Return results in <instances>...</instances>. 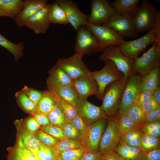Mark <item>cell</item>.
<instances>
[{"instance_id":"1","label":"cell","mask_w":160,"mask_h":160,"mask_svg":"<svg viewBox=\"0 0 160 160\" xmlns=\"http://www.w3.org/2000/svg\"><path fill=\"white\" fill-rule=\"evenodd\" d=\"M127 80L124 78L113 82L105 89L100 107L109 118L113 117L117 114Z\"/></svg>"},{"instance_id":"2","label":"cell","mask_w":160,"mask_h":160,"mask_svg":"<svg viewBox=\"0 0 160 160\" xmlns=\"http://www.w3.org/2000/svg\"><path fill=\"white\" fill-rule=\"evenodd\" d=\"M158 11L154 5L143 0L132 17L137 32H147L153 29Z\"/></svg>"},{"instance_id":"3","label":"cell","mask_w":160,"mask_h":160,"mask_svg":"<svg viewBox=\"0 0 160 160\" xmlns=\"http://www.w3.org/2000/svg\"><path fill=\"white\" fill-rule=\"evenodd\" d=\"M105 63V65L101 69L91 72L92 76L98 86L96 97L101 100L105 89L108 85L124 78L123 74L113 61L108 60Z\"/></svg>"},{"instance_id":"4","label":"cell","mask_w":160,"mask_h":160,"mask_svg":"<svg viewBox=\"0 0 160 160\" xmlns=\"http://www.w3.org/2000/svg\"><path fill=\"white\" fill-rule=\"evenodd\" d=\"M99 60L104 62L108 60L113 61L118 69L127 80L132 75L134 60L124 55L120 51L118 46L112 44L104 48Z\"/></svg>"},{"instance_id":"5","label":"cell","mask_w":160,"mask_h":160,"mask_svg":"<svg viewBox=\"0 0 160 160\" xmlns=\"http://www.w3.org/2000/svg\"><path fill=\"white\" fill-rule=\"evenodd\" d=\"M160 65V49H157L153 43L146 52L134 60L132 74H136L142 77L152 70L159 67Z\"/></svg>"},{"instance_id":"6","label":"cell","mask_w":160,"mask_h":160,"mask_svg":"<svg viewBox=\"0 0 160 160\" xmlns=\"http://www.w3.org/2000/svg\"><path fill=\"white\" fill-rule=\"evenodd\" d=\"M77 31L74 48L76 53L83 56L100 52L98 41L85 26L80 27Z\"/></svg>"},{"instance_id":"7","label":"cell","mask_w":160,"mask_h":160,"mask_svg":"<svg viewBox=\"0 0 160 160\" xmlns=\"http://www.w3.org/2000/svg\"><path fill=\"white\" fill-rule=\"evenodd\" d=\"M152 30L138 39L130 41L124 40L117 45L120 51L124 55L134 60L150 44L154 43Z\"/></svg>"},{"instance_id":"8","label":"cell","mask_w":160,"mask_h":160,"mask_svg":"<svg viewBox=\"0 0 160 160\" xmlns=\"http://www.w3.org/2000/svg\"><path fill=\"white\" fill-rule=\"evenodd\" d=\"M114 30L121 37L135 38L138 36L131 17L115 12L102 25Z\"/></svg>"},{"instance_id":"9","label":"cell","mask_w":160,"mask_h":160,"mask_svg":"<svg viewBox=\"0 0 160 160\" xmlns=\"http://www.w3.org/2000/svg\"><path fill=\"white\" fill-rule=\"evenodd\" d=\"M85 26L98 41L100 52L109 45H118L124 40L118 33L109 27L103 25H95L88 22Z\"/></svg>"},{"instance_id":"10","label":"cell","mask_w":160,"mask_h":160,"mask_svg":"<svg viewBox=\"0 0 160 160\" xmlns=\"http://www.w3.org/2000/svg\"><path fill=\"white\" fill-rule=\"evenodd\" d=\"M83 57L81 55L76 53L68 58H59L56 64L63 69L73 80L91 72L83 61Z\"/></svg>"},{"instance_id":"11","label":"cell","mask_w":160,"mask_h":160,"mask_svg":"<svg viewBox=\"0 0 160 160\" xmlns=\"http://www.w3.org/2000/svg\"><path fill=\"white\" fill-rule=\"evenodd\" d=\"M141 77L132 74L127 81L122 97L119 107L116 115L124 114L130 106L134 103L139 93Z\"/></svg>"},{"instance_id":"12","label":"cell","mask_w":160,"mask_h":160,"mask_svg":"<svg viewBox=\"0 0 160 160\" xmlns=\"http://www.w3.org/2000/svg\"><path fill=\"white\" fill-rule=\"evenodd\" d=\"M121 139V135L115 126L114 117L109 118L99 144L98 153L102 155L114 151Z\"/></svg>"},{"instance_id":"13","label":"cell","mask_w":160,"mask_h":160,"mask_svg":"<svg viewBox=\"0 0 160 160\" xmlns=\"http://www.w3.org/2000/svg\"><path fill=\"white\" fill-rule=\"evenodd\" d=\"M77 115L87 125L101 119L108 118L100 106H96L87 99H78L76 106Z\"/></svg>"},{"instance_id":"14","label":"cell","mask_w":160,"mask_h":160,"mask_svg":"<svg viewBox=\"0 0 160 160\" xmlns=\"http://www.w3.org/2000/svg\"><path fill=\"white\" fill-rule=\"evenodd\" d=\"M91 7V13L89 15L88 22L95 25L105 23L115 12L107 0H92Z\"/></svg>"},{"instance_id":"15","label":"cell","mask_w":160,"mask_h":160,"mask_svg":"<svg viewBox=\"0 0 160 160\" xmlns=\"http://www.w3.org/2000/svg\"><path fill=\"white\" fill-rule=\"evenodd\" d=\"M55 2L64 10L68 23L76 31L81 26H86L89 15L82 13L75 2L71 0H56Z\"/></svg>"},{"instance_id":"16","label":"cell","mask_w":160,"mask_h":160,"mask_svg":"<svg viewBox=\"0 0 160 160\" xmlns=\"http://www.w3.org/2000/svg\"><path fill=\"white\" fill-rule=\"evenodd\" d=\"M72 85L78 96V99H87L92 95L97 96L98 86L89 73L72 80Z\"/></svg>"},{"instance_id":"17","label":"cell","mask_w":160,"mask_h":160,"mask_svg":"<svg viewBox=\"0 0 160 160\" xmlns=\"http://www.w3.org/2000/svg\"><path fill=\"white\" fill-rule=\"evenodd\" d=\"M108 118L101 119L87 126L86 148L88 150L93 152H98L99 144Z\"/></svg>"},{"instance_id":"18","label":"cell","mask_w":160,"mask_h":160,"mask_svg":"<svg viewBox=\"0 0 160 160\" xmlns=\"http://www.w3.org/2000/svg\"><path fill=\"white\" fill-rule=\"evenodd\" d=\"M50 4H48L44 7L28 18L24 26L32 30L36 34H45L51 23L48 16Z\"/></svg>"},{"instance_id":"19","label":"cell","mask_w":160,"mask_h":160,"mask_svg":"<svg viewBox=\"0 0 160 160\" xmlns=\"http://www.w3.org/2000/svg\"><path fill=\"white\" fill-rule=\"evenodd\" d=\"M47 4V0H24L22 9L14 19L17 27H21L24 26L25 21L28 18Z\"/></svg>"},{"instance_id":"20","label":"cell","mask_w":160,"mask_h":160,"mask_svg":"<svg viewBox=\"0 0 160 160\" xmlns=\"http://www.w3.org/2000/svg\"><path fill=\"white\" fill-rule=\"evenodd\" d=\"M47 86L57 87L72 85V80L60 67L56 64L49 71Z\"/></svg>"},{"instance_id":"21","label":"cell","mask_w":160,"mask_h":160,"mask_svg":"<svg viewBox=\"0 0 160 160\" xmlns=\"http://www.w3.org/2000/svg\"><path fill=\"white\" fill-rule=\"evenodd\" d=\"M24 1L0 0V17L15 19L22 9Z\"/></svg>"},{"instance_id":"22","label":"cell","mask_w":160,"mask_h":160,"mask_svg":"<svg viewBox=\"0 0 160 160\" xmlns=\"http://www.w3.org/2000/svg\"><path fill=\"white\" fill-rule=\"evenodd\" d=\"M140 0H116L110 3L116 13L132 18L139 7Z\"/></svg>"},{"instance_id":"23","label":"cell","mask_w":160,"mask_h":160,"mask_svg":"<svg viewBox=\"0 0 160 160\" xmlns=\"http://www.w3.org/2000/svg\"><path fill=\"white\" fill-rule=\"evenodd\" d=\"M58 102V99L53 93L48 90L43 92L41 97L36 106L35 112L47 116L56 107Z\"/></svg>"},{"instance_id":"24","label":"cell","mask_w":160,"mask_h":160,"mask_svg":"<svg viewBox=\"0 0 160 160\" xmlns=\"http://www.w3.org/2000/svg\"><path fill=\"white\" fill-rule=\"evenodd\" d=\"M114 151L127 160H139L145 153L140 148L130 146L121 139Z\"/></svg>"},{"instance_id":"25","label":"cell","mask_w":160,"mask_h":160,"mask_svg":"<svg viewBox=\"0 0 160 160\" xmlns=\"http://www.w3.org/2000/svg\"><path fill=\"white\" fill-rule=\"evenodd\" d=\"M47 88L48 90L63 98L76 108L78 97L72 85L60 87L47 86Z\"/></svg>"},{"instance_id":"26","label":"cell","mask_w":160,"mask_h":160,"mask_svg":"<svg viewBox=\"0 0 160 160\" xmlns=\"http://www.w3.org/2000/svg\"><path fill=\"white\" fill-rule=\"evenodd\" d=\"M13 151L9 149L8 160H36L32 152L23 145L19 136Z\"/></svg>"},{"instance_id":"27","label":"cell","mask_w":160,"mask_h":160,"mask_svg":"<svg viewBox=\"0 0 160 160\" xmlns=\"http://www.w3.org/2000/svg\"><path fill=\"white\" fill-rule=\"evenodd\" d=\"M159 67L141 77L139 93L145 90H154L160 85Z\"/></svg>"},{"instance_id":"28","label":"cell","mask_w":160,"mask_h":160,"mask_svg":"<svg viewBox=\"0 0 160 160\" xmlns=\"http://www.w3.org/2000/svg\"><path fill=\"white\" fill-rule=\"evenodd\" d=\"M20 129V136L24 145L30 150L37 160L40 143L34 134L27 128L21 127Z\"/></svg>"},{"instance_id":"29","label":"cell","mask_w":160,"mask_h":160,"mask_svg":"<svg viewBox=\"0 0 160 160\" xmlns=\"http://www.w3.org/2000/svg\"><path fill=\"white\" fill-rule=\"evenodd\" d=\"M114 119L116 127L121 135L140 129V127L126 115H116Z\"/></svg>"},{"instance_id":"30","label":"cell","mask_w":160,"mask_h":160,"mask_svg":"<svg viewBox=\"0 0 160 160\" xmlns=\"http://www.w3.org/2000/svg\"><path fill=\"white\" fill-rule=\"evenodd\" d=\"M48 16L51 23L66 24L68 23L63 9L56 2L50 4Z\"/></svg>"},{"instance_id":"31","label":"cell","mask_w":160,"mask_h":160,"mask_svg":"<svg viewBox=\"0 0 160 160\" xmlns=\"http://www.w3.org/2000/svg\"><path fill=\"white\" fill-rule=\"evenodd\" d=\"M0 45L11 53L16 61L23 56L24 47L23 42L13 43L0 34Z\"/></svg>"},{"instance_id":"32","label":"cell","mask_w":160,"mask_h":160,"mask_svg":"<svg viewBox=\"0 0 160 160\" xmlns=\"http://www.w3.org/2000/svg\"><path fill=\"white\" fill-rule=\"evenodd\" d=\"M47 117L50 124L60 128L68 120L61 106L58 99L56 106L49 113Z\"/></svg>"},{"instance_id":"33","label":"cell","mask_w":160,"mask_h":160,"mask_svg":"<svg viewBox=\"0 0 160 160\" xmlns=\"http://www.w3.org/2000/svg\"><path fill=\"white\" fill-rule=\"evenodd\" d=\"M124 114L129 117L140 128L147 123L145 113L140 107L135 103L130 106Z\"/></svg>"},{"instance_id":"34","label":"cell","mask_w":160,"mask_h":160,"mask_svg":"<svg viewBox=\"0 0 160 160\" xmlns=\"http://www.w3.org/2000/svg\"><path fill=\"white\" fill-rule=\"evenodd\" d=\"M159 137L149 136L142 132L140 148L145 153L160 148Z\"/></svg>"},{"instance_id":"35","label":"cell","mask_w":160,"mask_h":160,"mask_svg":"<svg viewBox=\"0 0 160 160\" xmlns=\"http://www.w3.org/2000/svg\"><path fill=\"white\" fill-rule=\"evenodd\" d=\"M55 146L59 153L68 150L85 148L81 142L68 138L60 140Z\"/></svg>"},{"instance_id":"36","label":"cell","mask_w":160,"mask_h":160,"mask_svg":"<svg viewBox=\"0 0 160 160\" xmlns=\"http://www.w3.org/2000/svg\"><path fill=\"white\" fill-rule=\"evenodd\" d=\"M59 153L55 146L40 143L37 160H52L58 159Z\"/></svg>"},{"instance_id":"37","label":"cell","mask_w":160,"mask_h":160,"mask_svg":"<svg viewBox=\"0 0 160 160\" xmlns=\"http://www.w3.org/2000/svg\"><path fill=\"white\" fill-rule=\"evenodd\" d=\"M142 133L139 129L121 135V139L130 146L140 148Z\"/></svg>"},{"instance_id":"38","label":"cell","mask_w":160,"mask_h":160,"mask_svg":"<svg viewBox=\"0 0 160 160\" xmlns=\"http://www.w3.org/2000/svg\"><path fill=\"white\" fill-rule=\"evenodd\" d=\"M16 96L20 105L25 111L31 114L35 112L36 105L23 91L18 92Z\"/></svg>"},{"instance_id":"39","label":"cell","mask_w":160,"mask_h":160,"mask_svg":"<svg viewBox=\"0 0 160 160\" xmlns=\"http://www.w3.org/2000/svg\"><path fill=\"white\" fill-rule=\"evenodd\" d=\"M86 148L68 150L59 153L58 160H81Z\"/></svg>"},{"instance_id":"40","label":"cell","mask_w":160,"mask_h":160,"mask_svg":"<svg viewBox=\"0 0 160 160\" xmlns=\"http://www.w3.org/2000/svg\"><path fill=\"white\" fill-rule=\"evenodd\" d=\"M61 128L67 138L77 140L82 142L80 134L73 124L72 120H68Z\"/></svg>"},{"instance_id":"41","label":"cell","mask_w":160,"mask_h":160,"mask_svg":"<svg viewBox=\"0 0 160 160\" xmlns=\"http://www.w3.org/2000/svg\"><path fill=\"white\" fill-rule=\"evenodd\" d=\"M143 133L150 136L159 137L160 136V121L147 123L140 128Z\"/></svg>"},{"instance_id":"42","label":"cell","mask_w":160,"mask_h":160,"mask_svg":"<svg viewBox=\"0 0 160 160\" xmlns=\"http://www.w3.org/2000/svg\"><path fill=\"white\" fill-rule=\"evenodd\" d=\"M34 134L39 142L46 146H55L60 141L42 130H39Z\"/></svg>"},{"instance_id":"43","label":"cell","mask_w":160,"mask_h":160,"mask_svg":"<svg viewBox=\"0 0 160 160\" xmlns=\"http://www.w3.org/2000/svg\"><path fill=\"white\" fill-rule=\"evenodd\" d=\"M55 95L59 100L67 119L72 120L77 115L76 108L59 96Z\"/></svg>"},{"instance_id":"44","label":"cell","mask_w":160,"mask_h":160,"mask_svg":"<svg viewBox=\"0 0 160 160\" xmlns=\"http://www.w3.org/2000/svg\"><path fill=\"white\" fill-rule=\"evenodd\" d=\"M41 129L59 140L67 138L61 128L57 126L51 124L44 125Z\"/></svg>"},{"instance_id":"45","label":"cell","mask_w":160,"mask_h":160,"mask_svg":"<svg viewBox=\"0 0 160 160\" xmlns=\"http://www.w3.org/2000/svg\"><path fill=\"white\" fill-rule=\"evenodd\" d=\"M72 121L80 133L82 143L86 148L87 125L78 115L72 120Z\"/></svg>"},{"instance_id":"46","label":"cell","mask_w":160,"mask_h":160,"mask_svg":"<svg viewBox=\"0 0 160 160\" xmlns=\"http://www.w3.org/2000/svg\"><path fill=\"white\" fill-rule=\"evenodd\" d=\"M22 91L37 106L41 97L43 92L29 88L27 87H24Z\"/></svg>"},{"instance_id":"47","label":"cell","mask_w":160,"mask_h":160,"mask_svg":"<svg viewBox=\"0 0 160 160\" xmlns=\"http://www.w3.org/2000/svg\"><path fill=\"white\" fill-rule=\"evenodd\" d=\"M155 39V47L160 49V11H158L152 29Z\"/></svg>"},{"instance_id":"48","label":"cell","mask_w":160,"mask_h":160,"mask_svg":"<svg viewBox=\"0 0 160 160\" xmlns=\"http://www.w3.org/2000/svg\"><path fill=\"white\" fill-rule=\"evenodd\" d=\"M154 90H145L139 93L134 103L141 107L148 101L153 96Z\"/></svg>"},{"instance_id":"49","label":"cell","mask_w":160,"mask_h":160,"mask_svg":"<svg viewBox=\"0 0 160 160\" xmlns=\"http://www.w3.org/2000/svg\"><path fill=\"white\" fill-rule=\"evenodd\" d=\"M145 114L160 108L153 96L147 103L140 107Z\"/></svg>"},{"instance_id":"50","label":"cell","mask_w":160,"mask_h":160,"mask_svg":"<svg viewBox=\"0 0 160 160\" xmlns=\"http://www.w3.org/2000/svg\"><path fill=\"white\" fill-rule=\"evenodd\" d=\"M26 122L27 129L32 133H34L39 131L41 128V126L33 116L28 119Z\"/></svg>"},{"instance_id":"51","label":"cell","mask_w":160,"mask_h":160,"mask_svg":"<svg viewBox=\"0 0 160 160\" xmlns=\"http://www.w3.org/2000/svg\"><path fill=\"white\" fill-rule=\"evenodd\" d=\"M139 160H160V148L144 153Z\"/></svg>"},{"instance_id":"52","label":"cell","mask_w":160,"mask_h":160,"mask_svg":"<svg viewBox=\"0 0 160 160\" xmlns=\"http://www.w3.org/2000/svg\"><path fill=\"white\" fill-rule=\"evenodd\" d=\"M147 123L160 121V108L145 114Z\"/></svg>"},{"instance_id":"53","label":"cell","mask_w":160,"mask_h":160,"mask_svg":"<svg viewBox=\"0 0 160 160\" xmlns=\"http://www.w3.org/2000/svg\"><path fill=\"white\" fill-rule=\"evenodd\" d=\"M81 160H102L101 155L98 152H92L86 148Z\"/></svg>"},{"instance_id":"54","label":"cell","mask_w":160,"mask_h":160,"mask_svg":"<svg viewBox=\"0 0 160 160\" xmlns=\"http://www.w3.org/2000/svg\"><path fill=\"white\" fill-rule=\"evenodd\" d=\"M31 114L40 126H43L50 124V121L47 116L36 112Z\"/></svg>"},{"instance_id":"55","label":"cell","mask_w":160,"mask_h":160,"mask_svg":"<svg viewBox=\"0 0 160 160\" xmlns=\"http://www.w3.org/2000/svg\"><path fill=\"white\" fill-rule=\"evenodd\" d=\"M101 155L102 160H119L122 158L114 151L106 152Z\"/></svg>"},{"instance_id":"56","label":"cell","mask_w":160,"mask_h":160,"mask_svg":"<svg viewBox=\"0 0 160 160\" xmlns=\"http://www.w3.org/2000/svg\"><path fill=\"white\" fill-rule=\"evenodd\" d=\"M153 96L158 104L160 105V85L154 90Z\"/></svg>"},{"instance_id":"57","label":"cell","mask_w":160,"mask_h":160,"mask_svg":"<svg viewBox=\"0 0 160 160\" xmlns=\"http://www.w3.org/2000/svg\"><path fill=\"white\" fill-rule=\"evenodd\" d=\"M127 160L126 159H124L122 158L120 160Z\"/></svg>"},{"instance_id":"58","label":"cell","mask_w":160,"mask_h":160,"mask_svg":"<svg viewBox=\"0 0 160 160\" xmlns=\"http://www.w3.org/2000/svg\"><path fill=\"white\" fill-rule=\"evenodd\" d=\"M58 160V159H53V160Z\"/></svg>"}]
</instances>
